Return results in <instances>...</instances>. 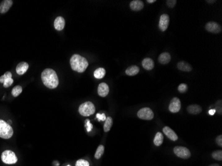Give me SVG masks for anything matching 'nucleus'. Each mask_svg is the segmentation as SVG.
<instances>
[{"label":"nucleus","instance_id":"c9c22d12","mask_svg":"<svg viewBox=\"0 0 222 166\" xmlns=\"http://www.w3.org/2000/svg\"><path fill=\"white\" fill-rule=\"evenodd\" d=\"M147 2H148V3H152L156 2V0H148Z\"/></svg>","mask_w":222,"mask_h":166},{"label":"nucleus","instance_id":"4c0bfd02","mask_svg":"<svg viewBox=\"0 0 222 166\" xmlns=\"http://www.w3.org/2000/svg\"><path fill=\"white\" fill-rule=\"evenodd\" d=\"M209 166H220L218 164H212V165H210Z\"/></svg>","mask_w":222,"mask_h":166},{"label":"nucleus","instance_id":"c756f323","mask_svg":"<svg viewBox=\"0 0 222 166\" xmlns=\"http://www.w3.org/2000/svg\"><path fill=\"white\" fill-rule=\"evenodd\" d=\"M75 166H89V163L85 159H78Z\"/></svg>","mask_w":222,"mask_h":166},{"label":"nucleus","instance_id":"7c9ffc66","mask_svg":"<svg viewBox=\"0 0 222 166\" xmlns=\"http://www.w3.org/2000/svg\"><path fill=\"white\" fill-rule=\"evenodd\" d=\"M85 127L87 128V130L88 132H89L92 130V124L91 123L89 120H87L85 121Z\"/></svg>","mask_w":222,"mask_h":166},{"label":"nucleus","instance_id":"ddd939ff","mask_svg":"<svg viewBox=\"0 0 222 166\" xmlns=\"http://www.w3.org/2000/svg\"><path fill=\"white\" fill-rule=\"evenodd\" d=\"M65 26V20L63 17L59 16L54 21L55 29L57 31H62Z\"/></svg>","mask_w":222,"mask_h":166},{"label":"nucleus","instance_id":"b1692460","mask_svg":"<svg viewBox=\"0 0 222 166\" xmlns=\"http://www.w3.org/2000/svg\"><path fill=\"white\" fill-rule=\"evenodd\" d=\"M163 140H164L163 135L160 132H158L156 134L154 139V144L156 146H160L163 143Z\"/></svg>","mask_w":222,"mask_h":166},{"label":"nucleus","instance_id":"aec40b11","mask_svg":"<svg viewBox=\"0 0 222 166\" xmlns=\"http://www.w3.org/2000/svg\"><path fill=\"white\" fill-rule=\"evenodd\" d=\"M177 67L181 71L184 72H190L192 70V67L189 64L184 61H181L178 63Z\"/></svg>","mask_w":222,"mask_h":166},{"label":"nucleus","instance_id":"9b49d317","mask_svg":"<svg viewBox=\"0 0 222 166\" xmlns=\"http://www.w3.org/2000/svg\"><path fill=\"white\" fill-rule=\"evenodd\" d=\"M170 22V17L167 14H162L159 21V28L162 31H165L168 29Z\"/></svg>","mask_w":222,"mask_h":166},{"label":"nucleus","instance_id":"bb28decb","mask_svg":"<svg viewBox=\"0 0 222 166\" xmlns=\"http://www.w3.org/2000/svg\"><path fill=\"white\" fill-rule=\"evenodd\" d=\"M22 87L21 86H16L14 88H13L11 90V94L13 95V96L14 97H17V96H19L21 93H22Z\"/></svg>","mask_w":222,"mask_h":166},{"label":"nucleus","instance_id":"f03ea898","mask_svg":"<svg viewBox=\"0 0 222 166\" xmlns=\"http://www.w3.org/2000/svg\"><path fill=\"white\" fill-rule=\"evenodd\" d=\"M70 64L73 70L78 72H83L85 71L89 66V63H88L87 60L85 57L77 54L73 55L71 57Z\"/></svg>","mask_w":222,"mask_h":166},{"label":"nucleus","instance_id":"4468645a","mask_svg":"<svg viewBox=\"0 0 222 166\" xmlns=\"http://www.w3.org/2000/svg\"><path fill=\"white\" fill-rule=\"evenodd\" d=\"M163 132L164 133V134L171 140L176 141L178 140V137L177 134L170 127H168V126L164 127L163 128Z\"/></svg>","mask_w":222,"mask_h":166},{"label":"nucleus","instance_id":"a878e982","mask_svg":"<svg viewBox=\"0 0 222 166\" xmlns=\"http://www.w3.org/2000/svg\"><path fill=\"white\" fill-rule=\"evenodd\" d=\"M104 146L103 145H100L98 148H97L96 151V153H95V158L99 159L101 158V156L103 155L104 154Z\"/></svg>","mask_w":222,"mask_h":166},{"label":"nucleus","instance_id":"2eb2a0df","mask_svg":"<svg viewBox=\"0 0 222 166\" xmlns=\"http://www.w3.org/2000/svg\"><path fill=\"white\" fill-rule=\"evenodd\" d=\"M13 5V1L11 0H4L0 3V13H6L10 10V7Z\"/></svg>","mask_w":222,"mask_h":166},{"label":"nucleus","instance_id":"0eeeda50","mask_svg":"<svg viewBox=\"0 0 222 166\" xmlns=\"http://www.w3.org/2000/svg\"><path fill=\"white\" fill-rule=\"evenodd\" d=\"M174 154L178 157L182 159H188L190 158L191 153L189 150L185 147L176 146L174 149Z\"/></svg>","mask_w":222,"mask_h":166},{"label":"nucleus","instance_id":"7ed1b4c3","mask_svg":"<svg viewBox=\"0 0 222 166\" xmlns=\"http://www.w3.org/2000/svg\"><path fill=\"white\" fill-rule=\"evenodd\" d=\"M13 134L12 127L7 122L0 120V138L3 139H10Z\"/></svg>","mask_w":222,"mask_h":166},{"label":"nucleus","instance_id":"4be33fe9","mask_svg":"<svg viewBox=\"0 0 222 166\" xmlns=\"http://www.w3.org/2000/svg\"><path fill=\"white\" fill-rule=\"evenodd\" d=\"M140 68L138 66L133 65L128 67L126 70V74L128 76H135L139 72Z\"/></svg>","mask_w":222,"mask_h":166},{"label":"nucleus","instance_id":"58836bf2","mask_svg":"<svg viewBox=\"0 0 222 166\" xmlns=\"http://www.w3.org/2000/svg\"><path fill=\"white\" fill-rule=\"evenodd\" d=\"M10 123H11H11H12V122H11V120H9V121H8V124H10Z\"/></svg>","mask_w":222,"mask_h":166},{"label":"nucleus","instance_id":"c85d7f7f","mask_svg":"<svg viewBox=\"0 0 222 166\" xmlns=\"http://www.w3.org/2000/svg\"><path fill=\"white\" fill-rule=\"evenodd\" d=\"M187 90H188V85L186 84H184V83H182V84L179 85L178 91L180 92V93H186Z\"/></svg>","mask_w":222,"mask_h":166},{"label":"nucleus","instance_id":"20e7f679","mask_svg":"<svg viewBox=\"0 0 222 166\" xmlns=\"http://www.w3.org/2000/svg\"><path fill=\"white\" fill-rule=\"evenodd\" d=\"M78 112L83 116H89L95 113V107L91 102H86L80 105Z\"/></svg>","mask_w":222,"mask_h":166},{"label":"nucleus","instance_id":"2f4dec72","mask_svg":"<svg viewBox=\"0 0 222 166\" xmlns=\"http://www.w3.org/2000/svg\"><path fill=\"white\" fill-rule=\"evenodd\" d=\"M176 3V0H167V1H166V4H167V6L170 8H173L175 6Z\"/></svg>","mask_w":222,"mask_h":166},{"label":"nucleus","instance_id":"a211bd4d","mask_svg":"<svg viewBox=\"0 0 222 166\" xmlns=\"http://www.w3.org/2000/svg\"><path fill=\"white\" fill-rule=\"evenodd\" d=\"M142 64L144 68L147 71L152 70L154 67V61L150 58H145L144 59H143Z\"/></svg>","mask_w":222,"mask_h":166},{"label":"nucleus","instance_id":"dca6fc26","mask_svg":"<svg viewBox=\"0 0 222 166\" xmlns=\"http://www.w3.org/2000/svg\"><path fill=\"white\" fill-rule=\"evenodd\" d=\"M28 63H27L26 62H21L16 67V72L19 75H22L27 72V71L28 70Z\"/></svg>","mask_w":222,"mask_h":166},{"label":"nucleus","instance_id":"f704fd0d","mask_svg":"<svg viewBox=\"0 0 222 166\" xmlns=\"http://www.w3.org/2000/svg\"><path fill=\"white\" fill-rule=\"evenodd\" d=\"M215 109H210L209 110V112H208V113H209L210 115H214V114L215 113Z\"/></svg>","mask_w":222,"mask_h":166},{"label":"nucleus","instance_id":"1a4fd4ad","mask_svg":"<svg viewBox=\"0 0 222 166\" xmlns=\"http://www.w3.org/2000/svg\"><path fill=\"white\" fill-rule=\"evenodd\" d=\"M12 77V74L11 72H6L3 75L0 76V82L3 84V86L5 88H8L9 86L12 85L13 83V80Z\"/></svg>","mask_w":222,"mask_h":166},{"label":"nucleus","instance_id":"f8f14e48","mask_svg":"<svg viewBox=\"0 0 222 166\" xmlns=\"http://www.w3.org/2000/svg\"><path fill=\"white\" fill-rule=\"evenodd\" d=\"M109 93V87L107 84L102 82L98 87V94L101 97H105Z\"/></svg>","mask_w":222,"mask_h":166},{"label":"nucleus","instance_id":"72a5a7b5","mask_svg":"<svg viewBox=\"0 0 222 166\" xmlns=\"http://www.w3.org/2000/svg\"><path fill=\"white\" fill-rule=\"evenodd\" d=\"M216 143L219 146H220V147L222 146V136L221 135H220L219 136L217 137Z\"/></svg>","mask_w":222,"mask_h":166},{"label":"nucleus","instance_id":"6ab92c4d","mask_svg":"<svg viewBox=\"0 0 222 166\" xmlns=\"http://www.w3.org/2000/svg\"><path fill=\"white\" fill-rule=\"evenodd\" d=\"M171 60V56L170 53H162L158 57V62L162 64H168L170 62Z\"/></svg>","mask_w":222,"mask_h":166},{"label":"nucleus","instance_id":"39448f33","mask_svg":"<svg viewBox=\"0 0 222 166\" xmlns=\"http://www.w3.org/2000/svg\"><path fill=\"white\" fill-rule=\"evenodd\" d=\"M2 160L6 164H14L17 161V158L13 151L6 150L2 154Z\"/></svg>","mask_w":222,"mask_h":166},{"label":"nucleus","instance_id":"f257e3e1","mask_svg":"<svg viewBox=\"0 0 222 166\" xmlns=\"http://www.w3.org/2000/svg\"><path fill=\"white\" fill-rule=\"evenodd\" d=\"M41 80L45 86L53 89L59 85V78L56 72L51 68H46L41 73Z\"/></svg>","mask_w":222,"mask_h":166},{"label":"nucleus","instance_id":"cd10ccee","mask_svg":"<svg viewBox=\"0 0 222 166\" xmlns=\"http://www.w3.org/2000/svg\"><path fill=\"white\" fill-rule=\"evenodd\" d=\"M212 157L213 158L218 160L221 161L222 160V151L221 150H217L215 151L212 153Z\"/></svg>","mask_w":222,"mask_h":166},{"label":"nucleus","instance_id":"423d86ee","mask_svg":"<svg viewBox=\"0 0 222 166\" xmlns=\"http://www.w3.org/2000/svg\"><path fill=\"white\" fill-rule=\"evenodd\" d=\"M138 117L144 120H151L154 118V113L149 108H141L137 114Z\"/></svg>","mask_w":222,"mask_h":166},{"label":"nucleus","instance_id":"e433bc0d","mask_svg":"<svg viewBox=\"0 0 222 166\" xmlns=\"http://www.w3.org/2000/svg\"><path fill=\"white\" fill-rule=\"evenodd\" d=\"M207 3H214L215 1H207Z\"/></svg>","mask_w":222,"mask_h":166},{"label":"nucleus","instance_id":"5701e85b","mask_svg":"<svg viewBox=\"0 0 222 166\" xmlns=\"http://www.w3.org/2000/svg\"><path fill=\"white\" fill-rule=\"evenodd\" d=\"M106 74L105 69L103 68H98L94 72V76L97 79H101L103 78Z\"/></svg>","mask_w":222,"mask_h":166},{"label":"nucleus","instance_id":"f3484780","mask_svg":"<svg viewBox=\"0 0 222 166\" xmlns=\"http://www.w3.org/2000/svg\"><path fill=\"white\" fill-rule=\"evenodd\" d=\"M130 7L133 11H140L144 7V3L140 0H134L131 2Z\"/></svg>","mask_w":222,"mask_h":166},{"label":"nucleus","instance_id":"9d476101","mask_svg":"<svg viewBox=\"0 0 222 166\" xmlns=\"http://www.w3.org/2000/svg\"><path fill=\"white\" fill-rule=\"evenodd\" d=\"M181 108V102L178 98L174 97L170 101L169 105V110L172 113H176Z\"/></svg>","mask_w":222,"mask_h":166},{"label":"nucleus","instance_id":"6e6552de","mask_svg":"<svg viewBox=\"0 0 222 166\" xmlns=\"http://www.w3.org/2000/svg\"><path fill=\"white\" fill-rule=\"evenodd\" d=\"M206 29L210 33L217 34L221 31V27L216 22L210 21L206 25Z\"/></svg>","mask_w":222,"mask_h":166},{"label":"nucleus","instance_id":"393cba45","mask_svg":"<svg viewBox=\"0 0 222 166\" xmlns=\"http://www.w3.org/2000/svg\"><path fill=\"white\" fill-rule=\"evenodd\" d=\"M113 121L112 118L107 117L106 118L105 123L104 125V130L105 132H108L110 130L111 127H112V126H113Z\"/></svg>","mask_w":222,"mask_h":166},{"label":"nucleus","instance_id":"412c9836","mask_svg":"<svg viewBox=\"0 0 222 166\" xmlns=\"http://www.w3.org/2000/svg\"><path fill=\"white\" fill-rule=\"evenodd\" d=\"M187 110L189 114H198L202 112V108H201L200 106L197 104H192L189 106V107L187 108Z\"/></svg>","mask_w":222,"mask_h":166},{"label":"nucleus","instance_id":"ea45409f","mask_svg":"<svg viewBox=\"0 0 222 166\" xmlns=\"http://www.w3.org/2000/svg\"><path fill=\"white\" fill-rule=\"evenodd\" d=\"M67 166H71V165H67Z\"/></svg>","mask_w":222,"mask_h":166},{"label":"nucleus","instance_id":"473e14b6","mask_svg":"<svg viewBox=\"0 0 222 166\" xmlns=\"http://www.w3.org/2000/svg\"><path fill=\"white\" fill-rule=\"evenodd\" d=\"M96 117L97 119H98L99 121H105L106 118L104 114H100V113L97 114Z\"/></svg>","mask_w":222,"mask_h":166}]
</instances>
